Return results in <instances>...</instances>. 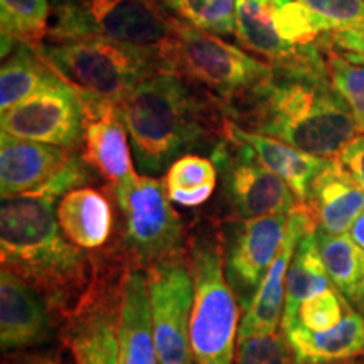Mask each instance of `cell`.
Instances as JSON below:
<instances>
[{
    "instance_id": "cell-1",
    "label": "cell",
    "mask_w": 364,
    "mask_h": 364,
    "mask_svg": "<svg viewBox=\"0 0 364 364\" xmlns=\"http://www.w3.org/2000/svg\"><path fill=\"white\" fill-rule=\"evenodd\" d=\"M88 179L83 157L73 156L44 188L2 198L0 204L2 267L33 285L48 306L66 312L88 299L91 267L85 250L59 228L56 201Z\"/></svg>"
},
{
    "instance_id": "cell-2",
    "label": "cell",
    "mask_w": 364,
    "mask_h": 364,
    "mask_svg": "<svg viewBox=\"0 0 364 364\" xmlns=\"http://www.w3.org/2000/svg\"><path fill=\"white\" fill-rule=\"evenodd\" d=\"M250 105L252 132L327 161L359 134L351 108L331 83L324 58L273 68L272 78L250 95Z\"/></svg>"
},
{
    "instance_id": "cell-3",
    "label": "cell",
    "mask_w": 364,
    "mask_h": 364,
    "mask_svg": "<svg viewBox=\"0 0 364 364\" xmlns=\"http://www.w3.org/2000/svg\"><path fill=\"white\" fill-rule=\"evenodd\" d=\"M142 176L162 174L206 136L203 107L179 73L161 70L118 103Z\"/></svg>"
},
{
    "instance_id": "cell-4",
    "label": "cell",
    "mask_w": 364,
    "mask_h": 364,
    "mask_svg": "<svg viewBox=\"0 0 364 364\" xmlns=\"http://www.w3.org/2000/svg\"><path fill=\"white\" fill-rule=\"evenodd\" d=\"M36 51L80 95L115 103L150 75L167 70L159 49L103 38L53 39Z\"/></svg>"
},
{
    "instance_id": "cell-5",
    "label": "cell",
    "mask_w": 364,
    "mask_h": 364,
    "mask_svg": "<svg viewBox=\"0 0 364 364\" xmlns=\"http://www.w3.org/2000/svg\"><path fill=\"white\" fill-rule=\"evenodd\" d=\"M167 70L199 83L226 102L252 95L273 76L268 63L258 61L235 44L174 19L169 39L159 48Z\"/></svg>"
},
{
    "instance_id": "cell-6",
    "label": "cell",
    "mask_w": 364,
    "mask_h": 364,
    "mask_svg": "<svg viewBox=\"0 0 364 364\" xmlns=\"http://www.w3.org/2000/svg\"><path fill=\"white\" fill-rule=\"evenodd\" d=\"M223 253L213 240L193 247L194 306L189 338L196 364H233L240 309L226 279Z\"/></svg>"
},
{
    "instance_id": "cell-7",
    "label": "cell",
    "mask_w": 364,
    "mask_h": 364,
    "mask_svg": "<svg viewBox=\"0 0 364 364\" xmlns=\"http://www.w3.org/2000/svg\"><path fill=\"white\" fill-rule=\"evenodd\" d=\"M53 39L103 38L159 49L172 21L157 0H54Z\"/></svg>"
},
{
    "instance_id": "cell-8",
    "label": "cell",
    "mask_w": 364,
    "mask_h": 364,
    "mask_svg": "<svg viewBox=\"0 0 364 364\" xmlns=\"http://www.w3.org/2000/svg\"><path fill=\"white\" fill-rule=\"evenodd\" d=\"M113 188L124 223V243L136 265L152 267L179 257L184 226L164 179L134 174Z\"/></svg>"
},
{
    "instance_id": "cell-9",
    "label": "cell",
    "mask_w": 364,
    "mask_h": 364,
    "mask_svg": "<svg viewBox=\"0 0 364 364\" xmlns=\"http://www.w3.org/2000/svg\"><path fill=\"white\" fill-rule=\"evenodd\" d=\"M228 203L243 220L290 213L300 204L289 184L268 171L248 145L225 135L211 152Z\"/></svg>"
},
{
    "instance_id": "cell-10",
    "label": "cell",
    "mask_w": 364,
    "mask_h": 364,
    "mask_svg": "<svg viewBox=\"0 0 364 364\" xmlns=\"http://www.w3.org/2000/svg\"><path fill=\"white\" fill-rule=\"evenodd\" d=\"M85 108L80 91L54 75L11 110L2 112V134L33 142L76 149L83 140Z\"/></svg>"
},
{
    "instance_id": "cell-11",
    "label": "cell",
    "mask_w": 364,
    "mask_h": 364,
    "mask_svg": "<svg viewBox=\"0 0 364 364\" xmlns=\"http://www.w3.org/2000/svg\"><path fill=\"white\" fill-rule=\"evenodd\" d=\"M149 292L159 364H193L189 326L194 279L179 257L149 267Z\"/></svg>"
},
{
    "instance_id": "cell-12",
    "label": "cell",
    "mask_w": 364,
    "mask_h": 364,
    "mask_svg": "<svg viewBox=\"0 0 364 364\" xmlns=\"http://www.w3.org/2000/svg\"><path fill=\"white\" fill-rule=\"evenodd\" d=\"M290 213L252 218L226 230L225 272L245 311L279 255L287 235Z\"/></svg>"
},
{
    "instance_id": "cell-13",
    "label": "cell",
    "mask_w": 364,
    "mask_h": 364,
    "mask_svg": "<svg viewBox=\"0 0 364 364\" xmlns=\"http://www.w3.org/2000/svg\"><path fill=\"white\" fill-rule=\"evenodd\" d=\"M317 228V221L306 203H300L290 211L289 226L284 243L270 270L263 279L260 289L250 307L245 311L240 324L238 341L257 334H273L282 324L285 309V282L299 241Z\"/></svg>"
},
{
    "instance_id": "cell-14",
    "label": "cell",
    "mask_w": 364,
    "mask_h": 364,
    "mask_svg": "<svg viewBox=\"0 0 364 364\" xmlns=\"http://www.w3.org/2000/svg\"><path fill=\"white\" fill-rule=\"evenodd\" d=\"M83 161L113 186L136 174L118 103L83 97Z\"/></svg>"
},
{
    "instance_id": "cell-15",
    "label": "cell",
    "mask_w": 364,
    "mask_h": 364,
    "mask_svg": "<svg viewBox=\"0 0 364 364\" xmlns=\"http://www.w3.org/2000/svg\"><path fill=\"white\" fill-rule=\"evenodd\" d=\"M48 302L33 285L2 267L0 272V344L4 351L43 344L51 336Z\"/></svg>"
},
{
    "instance_id": "cell-16",
    "label": "cell",
    "mask_w": 364,
    "mask_h": 364,
    "mask_svg": "<svg viewBox=\"0 0 364 364\" xmlns=\"http://www.w3.org/2000/svg\"><path fill=\"white\" fill-rule=\"evenodd\" d=\"M75 156L73 150L2 134L0 136V193L2 198L44 188Z\"/></svg>"
},
{
    "instance_id": "cell-17",
    "label": "cell",
    "mask_w": 364,
    "mask_h": 364,
    "mask_svg": "<svg viewBox=\"0 0 364 364\" xmlns=\"http://www.w3.org/2000/svg\"><path fill=\"white\" fill-rule=\"evenodd\" d=\"M117 329L122 364H159L147 272L130 268L120 284Z\"/></svg>"
},
{
    "instance_id": "cell-18",
    "label": "cell",
    "mask_w": 364,
    "mask_h": 364,
    "mask_svg": "<svg viewBox=\"0 0 364 364\" xmlns=\"http://www.w3.org/2000/svg\"><path fill=\"white\" fill-rule=\"evenodd\" d=\"M289 0H238L236 38L245 48L260 54L272 68H289L306 61L318 51L316 44L294 48L277 31V14Z\"/></svg>"
},
{
    "instance_id": "cell-19",
    "label": "cell",
    "mask_w": 364,
    "mask_h": 364,
    "mask_svg": "<svg viewBox=\"0 0 364 364\" xmlns=\"http://www.w3.org/2000/svg\"><path fill=\"white\" fill-rule=\"evenodd\" d=\"M306 204L318 230L344 235L364 211V191L338 159H331L314 179Z\"/></svg>"
},
{
    "instance_id": "cell-20",
    "label": "cell",
    "mask_w": 364,
    "mask_h": 364,
    "mask_svg": "<svg viewBox=\"0 0 364 364\" xmlns=\"http://www.w3.org/2000/svg\"><path fill=\"white\" fill-rule=\"evenodd\" d=\"M225 135L248 145L268 171L289 184L300 203H307L314 179L329 162L327 159L311 156L273 136L243 129L231 120L225 122Z\"/></svg>"
},
{
    "instance_id": "cell-21",
    "label": "cell",
    "mask_w": 364,
    "mask_h": 364,
    "mask_svg": "<svg viewBox=\"0 0 364 364\" xmlns=\"http://www.w3.org/2000/svg\"><path fill=\"white\" fill-rule=\"evenodd\" d=\"M66 341L76 364H122L117 311L103 300H88L73 312Z\"/></svg>"
},
{
    "instance_id": "cell-22",
    "label": "cell",
    "mask_w": 364,
    "mask_h": 364,
    "mask_svg": "<svg viewBox=\"0 0 364 364\" xmlns=\"http://www.w3.org/2000/svg\"><path fill=\"white\" fill-rule=\"evenodd\" d=\"M284 334L297 364H329L364 356V317L353 309L332 329L309 331L297 322Z\"/></svg>"
},
{
    "instance_id": "cell-23",
    "label": "cell",
    "mask_w": 364,
    "mask_h": 364,
    "mask_svg": "<svg viewBox=\"0 0 364 364\" xmlns=\"http://www.w3.org/2000/svg\"><path fill=\"white\" fill-rule=\"evenodd\" d=\"M61 231L81 250H98L113 233V208L102 191L76 188L61 198L56 209Z\"/></svg>"
},
{
    "instance_id": "cell-24",
    "label": "cell",
    "mask_w": 364,
    "mask_h": 364,
    "mask_svg": "<svg viewBox=\"0 0 364 364\" xmlns=\"http://www.w3.org/2000/svg\"><path fill=\"white\" fill-rule=\"evenodd\" d=\"M316 230L299 241L287 272L285 309L280 324L284 332L297 324V314L304 300L324 292L331 287V279L318 252Z\"/></svg>"
},
{
    "instance_id": "cell-25",
    "label": "cell",
    "mask_w": 364,
    "mask_h": 364,
    "mask_svg": "<svg viewBox=\"0 0 364 364\" xmlns=\"http://www.w3.org/2000/svg\"><path fill=\"white\" fill-rule=\"evenodd\" d=\"M316 236L332 287L353 304L364 285V250L346 233L329 235L317 228Z\"/></svg>"
},
{
    "instance_id": "cell-26",
    "label": "cell",
    "mask_w": 364,
    "mask_h": 364,
    "mask_svg": "<svg viewBox=\"0 0 364 364\" xmlns=\"http://www.w3.org/2000/svg\"><path fill=\"white\" fill-rule=\"evenodd\" d=\"M56 75L39 56L36 48L19 44L0 71V110L6 112L34 95Z\"/></svg>"
},
{
    "instance_id": "cell-27",
    "label": "cell",
    "mask_w": 364,
    "mask_h": 364,
    "mask_svg": "<svg viewBox=\"0 0 364 364\" xmlns=\"http://www.w3.org/2000/svg\"><path fill=\"white\" fill-rule=\"evenodd\" d=\"M218 182V169L211 159L186 154L172 162L164 177L167 196L184 208L201 206L211 198Z\"/></svg>"
},
{
    "instance_id": "cell-28",
    "label": "cell",
    "mask_w": 364,
    "mask_h": 364,
    "mask_svg": "<svg viewBox=\"0 0 364 364\" xmlns=\"http://www.w3.org/2000/svg\"><path fill=\"white\" fill-rule=\"evenodd\" d=\"M48 0H0V24H2V56L14 46L29 44L38 48L49 34Z\"/></svg>"
},
{
    "instance_id": "cell-29",
    "label": "cell",
    "mask_w": 364,
    "mask_h": 364,
    "mask_svg": "<svg viewBox=\"0 0 364 364\" xmlns=\"http://www.w3.org/2000/svg\"><path fill=\"white\" fill-rule=\"evenodd\" d=\"M318 44L324 53L331 83L349 105L356 118L359 134L364 135V65L344 58L343 54L327 46L322 38L318 39Z\"/></svg>"
},
{
    "instance_id": "cell-30",
    "label": "cell",
    "mask_w": 364,
    "mask_h": 364,
    "mask_svg": "<svg viewBox=\"0 0 364 364\" xmlns=\"http://www.w3.org/2000/svg\"><path fill=\"white\" fill-rule=\"evenodd\" d=\"M188 24L211 34L236 33L238 0H166Z\"/></svg>"
},
{
    "instance_id": "cell-31",
    "label": "cell",
    "mask_w": 364,
    "mask_h": 364,
    "mask_svg": "<svg viewBox=\"0 0 364 364\" xmlns=\"http://www.w3.org/2000/svg\"><path fill=\"white\" fill-rule=\"evenodd\" d=\"M349 309L348 300L334 287H329L324 292L304 300L297 322L309 331H327L338 326Z\"/></svg>"
},
{
    "instance_id": "cell-32",
    "label": "cell",
    "mask_w": 364,
    "mask_h": 364,
    "mask_svg": "<svg viewBox=\"0 0 364 364\" xmlns=\"http://www.w3.org/2000/svg\"><path fill=\"white\" fill-rule=\"evenodd\" d=\"M236 364H297L285 334H257L238 341Z\"/></svg>"
},
{
    "instance_id": "cell-33",
    "label": "cell",
    "mask_w": 364,
    "mask_h": 364,
    "mask_svg": "<svg viewBox=\"0 0 364 364\" xmlns=\"http://www.w3.org/2000/svg\"><path fill=\"white\" fill-rule=\"evenodd\" d=\"M300 2L329 22L332 31L364 33V0H300Z\"/></svg>"
},
{
    "instance_id": "cell-34",
    "label": "cell",
    "mask_w": 364,
    "mask_h": 364,
    "mask_svg": "<svg viewBox=\"0 0 364 364\" xmlns=\"http://www.w3.org/2000/svg\"><path fill=\"white\" fill-rule=\"evenodd\" d=\"M322 41L332 49L354 63L364 65V33L356 31H331L322 36Z\"/></svg>"
},
{
    "instance_id": "cell-35",
    "label": "cell",
    "mask_w": 364,
    "mask_h": 364,
    "mask_svg": "<svg viewBox=\"0 0 364 364\" xmlns=\"http://www.w3.org/2000/svg\"><path fill=\"white\" fill-rule=\"evenodd\" d=\"M336 159L343 164L346 171L356 179L364 191V135L359 134L358 136H354Z\"/></svg>"
},
{
    "instance_id": "cell-36",
    "label": "cell",
    "mask_w": 364,
    "mask_h": 364,
    "mask_svg": "<svg viewBox=\"0 0 364 364\" xmlns=\"http://www.w3.org/2000/svg\"><path fill=\"white\" fill-rule=\"evenodd\" d=\"M349 236L359 248L364 250V211L354 220L351 230H349Z\"/></svg>"
},
{
    "instance_id": "cell-37",
    "label": "cell",
    "mask_w": 364,
    "mask_h": 364,
    "mask_svg": "<svg viewBox=\"0 0 364 364\" xmlns=\"http://www.w3.org/2000/svg\"><path fill=\"white\" fill-rule=\"evenodd\" d=\"M16 364H59V363L54 358H49V356H36L29 359H22V361Z\"/></svg>"
},
{
    "instance_id": "cell-38",
    "label": "cell",
    "mask_w": 364,
    "mask_h": 364,
    "mask_svg": "<svg viewBox=\"0 0 364 364\" xmlns=\"http://www.w3.org/2000/svg\"><path fill=\"white\" fill-rule=\"evenodd\" d=\"M353 306L358 309L359 311V314H361V316L364 317V285H363V289L359 290V294H358V297L354 299V302H353Z\"/></svg>"
},
{
    "instance_id": "cell-39",
    "label": "cell",
    "mask_w": 364,
    "mask_h": 364,
    "mask_svg": "<svg viewBox=\"0 0 364 364\" xmlns=\"http://www.w3.org/2000/svg\"><path fill=\"white\" fill-rule=\"evenodd\" d=\"M329 364H364V358H354V359H346V361H338V363H329Z\"/></svg>"
}]
</instances>
